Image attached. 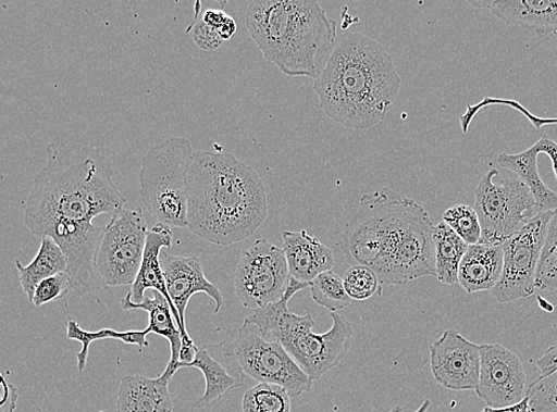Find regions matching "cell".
I'll return each mask as SVG.
<instances>
[{
    "label": "cell",
    "mask_w": 557,
    "mask_h": 412,
    "mask_svg": "<svg viewBox=\"0 0 557 412\" xmlns=\"http://www.w3.org/2000/svg\"><path fill=\"white\" fill-rule=\"evenodd\" d=\"M126 203L113 183L107 154L90 146L51 141L47 164L34 179L24 222L34 236L59 244L76 296L108 288L96 267L106 226L94 222L101 214L119 215Z\"/></svg>",
    "instance_id": "6da1fadb"
},
{
    "label": "cell",
    "mask_w": 557,
    "mask_h": 412,
    "mask_svg": "<svg viewBox=\"0 0 557 412\" xmlns=\"http://www.w3.org/2000/svg\"><path fill=\"white\" fill-rule=\"evenodd\" d=\"M435 226L417 201L383 188L360 199L338 247L352 265L377 274L382 286L435 276Z\"/></svg>",
    "instance_id": "7a4b0ae2"
},
{
    "label": "cell",
    "mask_w": 557,
    "mask_h": 412,
    "mask_svg": "<svg viewBox=\"0 0 557 412\" xmlns=\"http://www.w3.org/2000/svg\"><path fill=\"white\" fill-rule=\"evenodd\" d=\"M188 229L219 247L255 235L268 215L261 176L225 152H194L187 173Z\"/></svg>",
    "instance_id": "3957f363"
},
{
    "label": "cell",
    "mask_w": 557,
    "mask_h": 412,
    "mask_svg": "<svg viewBox=\"0 0 557 412\" xmlns=\"http://www.w3.org/2000/svg\"><path fill=\"white\" fill-rule=\"evenodd\" d=\"M401 86L394 59L372 38L338 36L314 91L327 117L348 128L368 130L383 122Z\"/></svg>",
    "instance_id": "277c9868"
},
{
    "label": "cell",
    "mask_w": 557,
    "mask_h": 412,
    "mask_svg": "<svg viewBox=\"0 0 557 412\" xmlns=\"http://www.w3.org/2000/svg\"><path fill=\"white\" fill-rule=\"evenodd\" d=\"M246 27L269 63L314 82L338 40L336 22L313 0H255Z\"/></svg>",
    "instance_id": "5b68a950"
},
{
    "label": "cell",
    "mask_w": 557,
    "mask_h": 412,
    "mask_svg": "<svg viewBox=\"0 0 557 412\" xmlns=\"http://www.w3.org/2000/svg\"><path fill=\"white\" fill-rule=\"evenodd\" d=\"M307 288V283L290 277L287 292L281 301L256 309L246 319L261 330L267 340L280 342L306 375L315 382L343 362L351 349L354 327L344 315L331 313V329L315 333L314 317L297 315L288 305L295 294Z\"/></svg>",
    "instance_id": "8992f818"
},
{
    "label": "cell",
    "mask_w": 557,
    "mask_h": 412,
    "mask_svg": "<svg viewBox=\"0 0 557 412\" xmlns=\"http://www.w3.org/2000/svg\"><path fill=\"white\" fill-rule=\"evenodd\" d=\"M193 157L190 140L173 137L152 148L141 161L140 198L160 224L188 227L187 173Z\"/></svg>",
    "instance_id": "52a82bcc"
},
{
    "label": "cell",
    "mask_w": 557,
    "mask_h": 412,
    "mask_svg": "<svg viewBox=\"0 0 557 412\" xmlns=\"http://www.w3.org/2000/svg\"><path fill=\"white\" fill-rule=\"evenodd\" d=\"M487 172L475 188L474 210L482 225V244L503 245L540 214L529 188L518 177L495 178Z\"/></svg>",
    "instance_id": "ba28073f"
},
{
    "label": "cell",
    "mask_w": 557,
    "mask_h": 412,
    "mask_svg": "<svg viewBox=\"0 0 557 412\" xmlns=\"http://www.w3.org/2000/svg\"><path fill=\"white\" fill-rule=\"evenodd\" d=\"M148 224L141 210H123L106 226L96 255L97 272L109 287L133 286L147 247Z\"/></svg>",
    "instance_id": "9c48e42d"
},
{
    "label": "cell",
    "mask_w": 557,
    "mask_h": 412,
    "mask_svg": "<svg viewBox=\"0 0 557 412\" xmlns=\"http://www.w3.org/2000/svg\"><path fill=\"white\" fill-rule=\"evenodd\" d=\"M233 349L246 377L280 385L292 397L312 390L314 382L297 365L286 349L280 342L267 340L250 320H244Z\"/></svg>",
    "instance_id": "30bf717a"
},
{
    "label": "cell",
    "mask_w": 557,
    "mask_h": 412,
    "mask_svg": "<svg viewBox=\"0 0 557 412\" xmlns=\"http://www.w3.org/2000/svg\"><path fill=\"white\" fill-rule=\"evenodd\" d=\"M289 282L286 252L262 238L243 253L236 269L235 290L243 307L256 311L281 301Z\"/></svg>",
    "instance_id": "8fae6325"
},
{
    "label": "cell",
    "mask_w": 557,
    "mask_h": 412,
    "mask_svg": "<svg viewBox=\"0 0 557 412\" xmlns=\"http://www.w3.org/2000/svg\"><path fill=\"white\" fill-rule=\"evenodd\" d=\"M553 212L540 213L517 235L505 241L504 264L492 295L499 303H510L533 296L541 254Z\"/></svg>",
    "instance_id": "7c38bea8"
},
{
    "label": "cell",
    "mask_w": 557,
    "mask_h": 412,
    "mask_svg": "<svg viewBox=\"0 0 557 412\" xmlns=\"http://www.w3.org/2000/svg\"><path fill=\"white\" fill-rule=\"evenodd\" d=\"M527 375L517 353L499 344L481 346V375L475 394L488 408L515 405L527 397Z\"/></svg>",
    "instance_id": "4fadbf2b"
},
{
    "label": "cell",
    "mask_w": 557,
    "mask_h": 412,
    "mask_svg": "<svg viewBox=\"0 0 557 412\" xmlns=\"http://www.w3.org/2000/svg\"><path fill=\"white\" fill-rule=\"evenodd\" d=\"M431 371L437 384L451 391H475L481 375V346L455 329L430 346Z\"/></svg>",
    "instance_id": "5bb4252c"
},
{
    "label": "cell",
    "mask_w": 557,
    "mask_h": 412,
    "mask_svg": "<svg viewBox=\"0 0 557 412\" xmlns=\"http://www.w3.org/2000/svg\"><path fill=\"white\" fill-rule=\"evenodd\" d=\"M161 263L166 283L168 292L176 308L183 324L181 336L183 346H193L186 327V311L193 296L203 292L211 298L215 304L214 313L219 314L224 305L222 291L206 278L201 261L198 257L171 255L165 252L161 254Z\"/></svg>",
    "instance_id": "9a60e30c"
},
{
    "label": "cell",
    "mask_w": 557,
    "mask_h": 412,
    "mask_svg": "<svg viewBox=\"0 0 557 412\" xmlns=\"http://www.w3.org/2000/svg\"><path fill=\"white\" fill-rule=\"evenodd\" d=\"M180 369H198L201 371L206 389L198 408L207 409L214 405L233 389L244 384L243 372L233 349V344L218 342L198 346L196 359L189 364L178 363Z\"/></svg>",
    "instance_id": "2e32d148"
},
{
    "label": "cell",
    "mask_w": 557,
    "mask_h": 412,
    "mask_svg": "<svg viewBox=\"0 0 557 412\" xmlns=\"http://www.w3.org/2000/svg\"><path fill=\"white\" fill-rule=\"evenodd\" d=\"M470 3L488 9L505 24L541 36L557 35V0H471Z\"/></svg>",
    "instance_id": "e0dca14e"
},
{
    "label": "cell",
    "mask_w": 557,
    "mask_h": 412,
    "mask_svg": "<svg viewBox=\"0 0 557 412\" xmlns=\"http://www.w3.org/2000/svg\"><path fill=\"white\" fill-rule=\"evenodd\" d=\"M283 250L290 277L310 285L323 273L332 272L335 260L332 250L307 230L283 232Z\"/></svg>",
    "instance_id": "ac0fdd59"
},
{
    "label": "cell",
    "mask_w": 557,
    "mask_h": 412,
    "mask_svg": "<svg viewBox=\"0 0 557 412\" xmlns=\"http://www.w3.org/2000/svg\"><path fill=\"white\" fill-rule=\"evenodd\" d=\"M171 228L158 223L149 229L144 261H141L139 273L129 294H132V301L134 303H140L146 299L145 294L148 289L160 292L170 302L176 325L181 332L183 324H181L180 315L170 292H168L161 263L162 250L164 248H172L173 245V232Z\"/></svg>",
    "instance_id": "d6986e66"
},
{
    "label": "cell",
    "mask_w": 557,
    "mask_h": 412,
    "mask_svg": "<svg viewBox=\"0 0 557 412\" xmlns=\"http://www.w3.org/2000/svg\"><path fill=\"white\" fill-rule=\"evenodd\" d=\"M165 369L158 378L126 376L122 379L116 412H173L170 384L174 377Z\"/></svg>",
    "instance_id": "ffe728a7"
},
{
    "label": "cell",
    "mask_w": 557,
    "mask_h": 412,
    "mask_svg": "<svg viewBox=\"0 0 557 412\" xmlns=\"http://www.w3.org/2000/svg\"><path fill=\"white\" fill-rule=\"evenodd\" d=\"M503 264L502 245H472L459 267V285L468 294L492 291L502 277Z\"/></svg>",
    "instance_id": "44dd1931"
},
{
    "label": "cell",
    "mask_w": 557,
    "mask_h": 412,
    "mask_svg": "<svg viewBox=\"0 0 557 412\" xmlns=\"http://www.w3.org/2000/svg\"><path fill=\"white\" fill-rule=\"evenodd\" d=\"M121 303L125 312L145 311L149 314L148 329L150 333L158 334V336L163 337L171 345L172 357L166 367L172 370L175 375L184 344L170 302L165 300L164 296L157 292L152 299L146 298L144 302L134 303L132 301V294L127 292Z\"/></svg>",
    "instance_id": "7402d4cb"
},
{
    "label": "cell",
    "mask_w": 557,
    "mask_h": 412,
    "mask_svg": "<svg viewBox=\"0 0 557 412\" xmlns=\"http://www.w3.org/2000/svg\"><path fill=\"white\" fill-rule=\"evenodd\" d=\"M539 154V147L535 143L520 153H500L498 163L504 170L512 172L529 188L536 201L539 213L554 212L557 209V195L543 183L537 168Z\"/></svg>",
    "instance_id": "603a6c76"
},
{
    "label": "cell",
    "mask_w": 557,
    "mask_h": 412,
    "mask_svg": "<svg viewBox=\"0 0 557 412\" xmlns=\"http://www.w3.org/2000/svg\"><path fill=\"white\" fill-rule=\"evenodd\" d=\"M22 289L33 303L34 294L38 285L45 279L62 273H67L69 262L59 244L49 237L41 239V247L34 261L24 266L16 261Z\"/></svg>",
    "instance_id": "cb8c5ba5"
},
{
    "label": "cell",
    "mask_w": 557,
    "mask_h": 412,
    "mask_svg": "<svg viewBox=\"0 0 557 412\" xmlns=\"http://www.w3.org/2000/svg\"><path fill=\"white\" fill-rule=\"evenodd\" d=\"M435 277L445 286L459 283V267L470 245L444 222L435 226Z\"/></svg>",
    "instance_id": "d4e9b609"
},
{
    "label": "cell",
    "mask_w": 557,
    "mask_h": 412,
    "mask_svg": "<svg viewBox=\"0 0 557 412\" xmlns=\"http://www.w3.org/2000/svg\"><path fill=\"white\" fill-rule=\"evenodd\" d=\"M67 327V338L70 340L79 341L83 345V349L79 353L76 354L77 359V370L83 372L86 369L89 347L95 341L99 340H119L127 345L138 346L139 352L144 351L146 347H149V342L147 337L149 336L150 330L147 328L145 330H125L119 332L110 328H103L98 332H88L83 329L77 321L71 319L66 322Z\"/></svg>",
    "instance_id": "484cf974"
},
{
    "label": "cell",
    "mask_w": 557,
    "mask_h": 412,
    "mask_svg": "<svg viewBox=\"0 0 557 412\" xmlns=\"http://www.w3.org/2000/svg\"><path fill=\"white\" fill-rule=\"evenodd\" d=\"M244 412H292V396L276 384L259 383L243 397Z\"/></svg>",
    "instance_id": "4316f807"
},
{
    "label": "cell",
    "mask_w": 557,
    "mask_h": 412,
    "mask_svg": "<svg viewBox=\"0 0 557 412\" xmlns=\"http://www.w3.org/2000/svg\"><path fill=\"white\" fill-rule=\"evenodd\" d=\"M313 301L327 309L331 313H338L351 307L352 299L349 298L344 279L333 272L323 273L309 285Z\"/></svg>",
    "instance_id": "83f0119b"
},
{
    "label": "cell",
    "mask_w": 557,
    "mask_h": 412,
    "mask_svg": "<svg viewBox=\"0 0 557 412\" xmlns=\"http://www.w3.org/2000/svg\"><path fill=\"white\" fill-rule=\"evenodd\" d=\"M536 289L557 290V209L553 212L537 270Z\"/></svg>",
    "instance_id": "f1b7e54d"
},
{
    "label": "cell",
    "mask_w": 557,
    "mask_h": 412,
    "mask_svg": "<svg viewBox=\"0 0 557 412\" xmlns=\"http://www.w3.org/2000/svg\"><path fill=\"white\" fill-rule=\"evenodd\" d=\"M444 223L470 247L481 242L482 225L472 205H451L444 214Z\"/></svg>",
    "instance_id": "f546056e"
},
{
    "label": "cell",
    "mask_w": 557,
    "mask_h": 412,
    "mask_svg": "<svg viewBox=\"0 0 557 412\" xmlns=\"http://www.w3.org/2000/svg\"><path fill=\"white\" fill-rule=\"evenodd\" d=\"M344 286L355 301H367L373 296H382L383 286L372 269L364 265H352L347 270L344 277Z\"/></svg>",
    "instance_id": "4dcf8cb0"
},
{
    "label": "cell",
    "mask_w": 557,
    "mask_h": 412,
    "mask_svg": "<svg viewBox=\"0 0 557 412\" xmlns=\"http://www.w3.org/2000/svg\"><path fill=\"white\" fill-rule=\"evenodd\" d=\"M527 397L535 412H557V366L531 383Z\"/></svg>",
    "instance_id": "1f68e13d"
},
{
    "label": "cell",
    "mask_w": 557,
    "mask_h": 412,
    "mask_svg": "<svg viewBox=\"0 0 557 412\" xmlns=\"http://www.w3.org/2000/svg\"><path fill=\"white\" fill-rule=\"evenodd\" d=\"M72 289V280L69 273L51 276L37 286L33 304L40 308L45 304L67 298Z\"/></svg>",
    "instance_id": "d6a6232c"
},
{
    "label": "cell",
    "mask_w": 557,
    "mask_h": 412,
    "mask_svg": "<svg viewBox=\"0 0 557 412\" xmlns=\"http://www.w3.org/2000/svg\"><path fill=\"white\" fill-rule=\"evenodd\" d=\"M197 16L189 27L194 42L203 51H214L223 46L224 40L219 33L199 18L201 3H197Z\"/></svg>",
    "instance_id": "836d02e7"
},
{
    "label": "cell",
    "mask_w": 557,
    "mask_h": 412,
    "mask_svg": "<svg viewBox=\"0 0 557 412\" xmlns=\"http://www.w3.org/2000/svg\"><path fill=\"white\" fill-rule=\"evenodd\" d=\"M2 378V402H0V412H15L18 401V390L15 385L8 383L4 376Z\"/></svg>",
    "instance_id": "e575fe53"
},
{
    "label": "cell",
    "mask_w": 557,
    "mask_h": 412,
    "mask_svg": "<svg viewBox=\"0 0 557 412\" xmlns=\"http://www.w3.org/2000/svg\"><path fill=\"white\" fill-rule=\"evenodd\" d=\"M540 153L548 154L550 162L553 164V172L555 174V178L557 182V143L554 139L548 136H543L539 141H536Z\"/></svg>",
    "instance_id": "d590c367"
},
{
    "label": "cell",
    "mask_w": 557,
    "mask_h": 412,
    "mask_svg": "<svg viewBox=\"0 0 557 412\" xmlns=\"http://www.w3.org/2000/svg\"><path fill=\"white\" fill-rule=\"evenodd\" d=\"M227 17L228 15L225 14V11L223 10L209 9L205 12L202 20L219 33V29L223 27Z\"/></svg>",
    "instance_id": "8d00e7d4"
},
{
    "label": "cell",
    "mask_w": 557,
    "mask_h": 412,
    "mask_svg": "<svg viewBox=\"0 0 557 412\" xmlns=\"http://www.w3.org/2000/svg\"><path fill=\"white\" fill-rule=\"evenodd\" d=\"M557 366V345L549 347L546 353L537 360V367L541 370L542 375L548 373Z\"/></svg>",
    "instance_id": "74e56055"
},
{
    "label": "cell",
    "mask_w": 557,
    "mask_h": 412,
    "mask_svg": "<svg viewBox=\"0 0 557 412\" xmlns=\"http://www.w3.org/2000/svg\"><path fill=\"white\" fill-rule=\"evenodd\" d=\"M482 412H535L529 403V398L525 397L522 402L511 407L494 409L486 407Z\"/></svg>",
    "instance_id": "f35d334b"
},
{
    "label": "cell",
    "mask_w": 557,
    "mask_h": 412,
    "mask_svg": "<svg viewBox=\"0 0 557 412\" xmlns=\"http://www.w3.org/2000/svg\"><path fill=\"white\" fill-rule=\"evenodd\" d=\"M237 23L231 16L227 17L226 22L223 24V27L219 29V35L222 36L224 42L231 40L233 36L237 33Z\"/></svg>",
    "instance_id": "ab89813d"
},
{
    "label": "cell",
    "mask_w": 557,
    "mask_h": 412,
    "mask_svg": "<svg viewBox=\"0 0 557 412\" xmlns=\"http://www.w3.org/2000/svg\"><path fill=\"white\" fill-rule=\"evenodd\" d=\"M432 407L431 399H425V401L421 404V407L414 412H429ZM388 412H401V407L396 405Z\"/></svg>",
    "instance_id": "60d3db41"
}]
</instances>
